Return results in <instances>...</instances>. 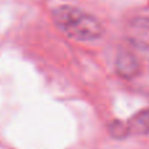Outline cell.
<instances>
[{
    "label": "cell",
    "mask_w": 149,
    "mask_h": 149,
    "mask_svg": "<svg viewBox=\"0 0 149 149\" xmlns=\"http://www.w3.org/2000/svg\"><path fill=\"white\" fill-rule=\"evenodd\" d=\"M53 20L66 36L77 41H95L104 33L102 23L94 15L73 6H61L53 11Z\"/></svg>",
    "instance_id": "1"
},
{
    "label": "cell",
    "mask_w": 149,
    "mask_h": 149,
    "mask_svg": "<svg viewBox=\"0 0 149 149\" xmlns=\"http://www.w3.org/2000/svg\"><path fill=\"white\" fill-rule=\"evenodd\" d=\"M125 37L140 52L149 54V17L139 16L127 24Z\"/></svg>",
    "instance_id": "2"
},
{
    "label": "cell",
    "mask_w": 149,
    "mask_h": 149,
    "mask_svg": "<svg viewBox=\"0 0 149 149\" xmlns=\"http://www.w3.org/2000/svg\"><path fill=\"white\" fill-rule=\"evenodd\" d=\"M139 61L130 52H120L116 58V71L124 78H132L139 74Z\"/></svg>",
    "instance_id": "3"
},
{
    "label": "cell",
    "mask_w": 149,
    "mask_h": 149,
    "mask_svg": "<svg viewBox=\"0 0 149 149\" xmlns=\"http://www.w3.org/2000/svg\"><path fill=\"white\" fill-rule=\"evenodd\" d=\"M130 135H146L149 133V110L140 111L130 121H127Z\"/></svg>",
    "instance_id": "4"
}]
</instances>
